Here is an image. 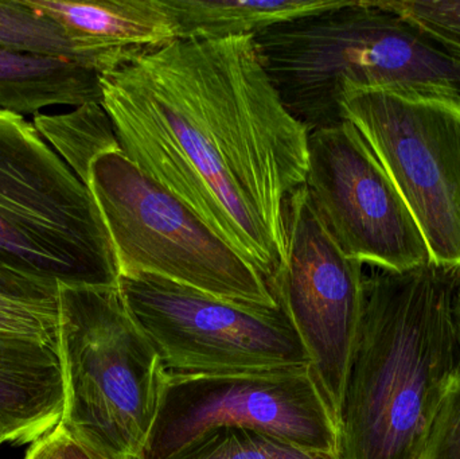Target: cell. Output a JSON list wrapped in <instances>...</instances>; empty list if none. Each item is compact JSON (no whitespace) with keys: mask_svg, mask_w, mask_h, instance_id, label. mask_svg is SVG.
Segmentation results:
<instances>
[{"mask_svg":"<svg viewBox=\"0 0 460 459\" xmlns=\"http://www.w3.org/2000/svg\"><path fill=\"white\" fill-rule=\"evenodd\" d=\"M65 388L58 349L38 340L0 334V431L24 446L58 426Z\"/></svg>","mask_w":460,"mask_h":459,"instance_id":"obj_12","label":"cell"},{"mask_svg":"<svg viewBox=\"0 0 460 459\" xmlns=\"http://www.w3.org/2000/svg\"><path fill=\"white\" fill-rule=\"evenodd\" d=\"M0 269L48 285L119 286L88 186L32 121L0 110Z\"/></svg>","mask_w":460,"mask_h":459,"instance_id":"obj_4","label":"cell"},{"mask_svg":"<svg viewBox=\"0 0 460 459\" xmlns=\"http://www.w3.org/2000/svg\"><path fill=\"white\" fill-rule=\"evenodd\" d=\"M341 110L367 140L418 224L431 263L460 266V99L345 86Z\"/></svg>","mask_w":460,"mask_h":459,"instance_id":"obj_6","label":"cell"},{"mask_svg":"<svg viewBox=\"0 0 460 459\" xmlns=\"http://www.w3.org/2000/svg\"><path fill=\"white\" fill-rule=\"evenodd\" d=\"M121 153L215 229L270 285L308 134L284 107L253 35L175 40L100 75Z\"/></svg>","mask_w":460,"mask_h":459,"instance_id":"obj_1","label":"cell"},{"mask_svg":"<svg viewBox=\"0 0 460 459\" xmlns=\"http://www.w3.org/2000/svg\"><path fill=\"white\" fill-rule=\"evenodd\" d=\"M418 459H460V375L448 385Z\"/></svg>","mask_w":460,"mask_h":459,"instance_id":"obj_20","label":"cell"},{"mask_svg":"<svg viewBox=\"0 0 460 459\" xmlns=\"http://www.w3.org/2000/svg\"><path fill=\"white\" fill-rule=\"evenodd\" d=\"M454 317H456L460 341V266L456 267V280H454Z\"/></svg>","mask_w":460,"mask_h":459,"instance_id":"obj_23","label":"cell"},{"mask_svg":"<svg viewBox=\"0 0 460 459\" xmlns=\"http://www.w3.org/2000/svg\"><path fill=\"white\" fill-rule=\"evenodd\" d=\"M286 228V259L270 287L296 329L340 426L361 321L365 266L338 247L305 185L288 199Z\"/></svg>","mask_w":460,"mask_h":459,"instance_id":"obj_9","label":"cell"},{"mask_svg":"<svg viewBox=\"0 0 460 459\" xmlns=\"http://www.w3.org/2000/svg\"><path fill=\"white\" fill-rule=\"evenodd\" d=\"M58 315V298H26L0 287V334L38 340L57 348Z\"/></svg>","mask_w":460,"mask_h":459,"instance_id":"obj_18","label":"cell"},{"mask_svg":"<svg viewBox=\"0 0 460 459\" xmlns=\"http://www.w3.org/2000/svg\"><path fill=\"white\" fill-rule=\"evenodd\" d=\"M64 31L75 59L100 75L178 40L164 0H22Z\"/></svg>","mask_w":460,"mask_h":459,"instance_id":"obj_11","label":"cell"},{"mask_svg":"<svg viewBox=\"0 0 460 459\" xmlns=\"http://www.w3.org/2000/svg\"><path fill=\"white\" fill-rule=\"evenodd\" d=\"M102 102L96 70L62 57L0 48V110L26 118L49 108Z\"/></svg>","mask_w":460,"mask_h":459,"instance_id":"obj_13","label":"cell"},{"mask_svg":"<svg viewBox=\"0 0 460 459\" xmlns=\"http://www.w3.org/2000/svg\"><path fill=\"white\" fill-rule=\"evenodd\" d=\"M0 48L78 62L64 31L22 0L0 2Z\"/></svg>","mask_w":460,"mask_h":459,"instance_id":"obj_17","label":"cell"},{"mask_svg":"<svg viewBox=\"0 0 460 459\" xmlns=\"http://www.w3.org/2000/svg\"><path fill=\"white\" fill-rule=\"evenodd\" d=\"M66 434V433H65ZM66 458L67 459H110L97 455L93 450L83 446V445L75 442V439L66 436Z\"/></svg>","mask_w":460,"mask_h":459,"instance_id":"obj_22","label":"cell"},{"mask_svg":"<svg viewBox=\"0 0 460 459\" xmlns=\"http://www.w3.org/2000/svg\"><path fill=\"white\" fill-rule=\"evenodd\" d=\"M64 411L58 425L110 459H135L158 411L164 371L119 286L58 285Z\"/></svg>","mask_w":460,"mask_h":459,"instance_id":"obj_3","label":"cell"},{"mask_svg":"<svg viewBox=\"0 0 460 459\" xmlns=\"http://www.w3.org/2000/svg\"><path fill=\"white\" fill-rule=\"evenodd\" d=\"M3 444H4V439H3V434L2 431H0V446H2Z\"/></svg>","mask_w":460,"mask_h":459,"instance_id":"obj_24","label":"cell"},{"mask_svg":"<svg viewBox=\"0 0 460 459\" xmlns=\"http://www.w3.org/2000/svg\"><path fill=\"white\" fill-rule=\"evenodd\" d=\"M460 58V0H377Z\"/></svg>","mask_w":460,"mask_h":459,"instance_id":"obj_19","label":"cell"},{"mask_svg":"<svg viewBox=\"0 0 460 459\" xmlns=\"http://www.w3.org/2000/svg\"><path fill=\"white\" fill-rule=\"evenodd\" d=\"M245 428L340 455V426L310 366L216 375H164L155 420L135 459H172L202 437Z\"/></svg>","mask_w":460,"mask_h":459,"instance_id":"obj_8","label":"cell"},{"mask_svg":"<svg viewBox=\"0 0 460 459\" xmlns=\"http://www.w3.org/2000/svg\"><path fill=\"white\" fill-rule=\"evenodd\" d=\"M342 0H164L178 40H223L256 35L281 22L337 7Z\"/></svg>","mask_w":460,"mask_h":459,"instance_id":"obj_14","label":"cell"},{"mask_svg":"<svg viewBox=\"0 0 460 459\" xmlns=\"http://www.w3.org/2000/svg\"><path fill=\"white\" fill-rule=\"evenodd\" d=\"M86 186L110 234L120 277L156 275L230 301L278 306L267 280L249 261L121 151L97 156Z\"/></svg>","mask_w":460,"mask_h":459,"instance_id":"obj_5","label":"cell"},{"mask_svg":"<svg viewBox=\"0 0 460 459\" xmlns=\"http://www.w3.org/2000/svg\"><path fill=\"white\" fill-rule=\"evenodd\" d=\"M119 288L167 374L310 366L296 329L280 305L230 301L150 274L124 275Z\"/></svg>","mask_w":460,"mask_h":459,"instance_id":"obj_7","label":"cell"},{"mask_svg":"<svg viewBox=\"0 0 460 459\" xmlns=\"http://www.w3.org/2000/svg\"><path fill=\"white\" fill-rule=\"evenodd\" d=\"M23 459H67L66 434L61 426H57L43 438L30 445V449Z\"/></svg>","mask_w":460,"mask_h":459,"instance_id":"obj_21","label":"cell"},{"mask_svg":"<svg viewBox=\"0 0 460 459\" xmlns=\"http://www.w3.org/2000/svg\"><path fill=\"white\" fill-rule=\"evenodd\" d=\"M369 269L341 410V459H418L460 375L456 267Z\"/></svg>","mask_w":460,"mask_h":459,"instance_id":"obj_2","label":"cell"},{"mask_svg":"<svg viewBox=\"0 0 460 459\" xmlns=\"http://www.w3.org/2000/svg\"><path fill=\"white\" fill-rule=\"evenodd\" d=\"M305 186L324 228L349 258L394 272L431 263L404 199L350 121L308 134Z\"/></svg>","mask_w":460,"mask_h":459,"instance_id":"obj_10","label":"cell"},{"mask_svg":"<svg viewBox=\"0 0 460 459\" xmlns=\"http://www.w3.org/2000/svg\"><path fill=\"white\" fill-rule=\"evenodd\" d=\"M31 121L42 139L85 185L89 167L97 156L120 151L112 120L102 104L92 102L57 115L38 113Z\"/></svg>","mask_w":460,"mask_h":459,"instance_id":"obj_15","label":"cell"},{"mask_svg":"<svg viewBox=\"0 0 460 459\" xmlns=\"http://www.w3.org/2000/svg\"><path fill=\"white\" fill-rule=\"evenodd\" d=\"M172 459H341V455L302 449L253 430L223 428L202 437Z\"/></svg>","mask_w":460,"mask_h":459,"instance_id":"obj_16","label":"cell"}]
</instances>
